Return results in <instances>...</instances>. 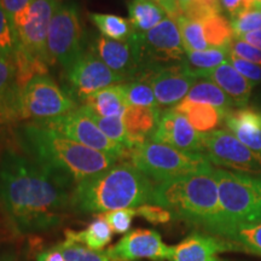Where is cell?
Returning a JSON list of instances; mask_svg holds the SVG:
<instances>
[{"label":"cell","mask_w":261,"mask_h":261,"mask_svg":"<svg viewBox=\"0 0 261 261\" xmlns=\"http://www.w3.org/2000/svg\"><path fill=\"white\" fill-rule=\"evenodd\" d=\"M122 86L128 106L145 108L159 107L154 90L149 81L144 77H136V79L128 80L126 83H122Z\"/></svg>","instance_id":"d6a6232c"},{"label":"cell","mask_w":261,"mask_h":261,"mask_svg":"<svg viewBox=\"0 0 261 261\" xmlns=\"http://www.w3.org/2000/svg\"><path fill=\"white\" fill-rule=\"evenodd\" d=\"M220 4L221 8L230 15V18H233L241 12L254 9L256 0H220Z\"/></svg>","instance_id":"ee69618b"},{"label":"cell","mask_w":261,"mask_h":261,"mask_svg":"<svg viewBox=\"0 0 261 261\" xmlns=\"http://www.w3.org/2000/svg\"><path fill=\"white\" fill-rule=\"evenodd\" d=\"M256 10H260V11H261V4L256 6Z\"/></svg>","instance_id":"f907efd6"},{"label":"cell","mask_w":261,"mask_h":261,"mask_svg":"<svg viewBox=\"0 0 261 261\" xmlns=\"http://www.w3.org/2000/svg\"><path fill=\"white\" fill-rule=\"evenodd\" d=\"M83 25L75 4H61L52 18L46 40L48 67L61 65L68 69L85 51L83 46Z\"/></svg>","instance_id":"ba28073f"},{"label":"cell","mask_w":261,"mask_h":261,"mask_svg":"<svg viewBox=\"0 0 261 261\" xmlns=\"http://www.w3.org/2000/svg\"><path fill=\"white\" fill-rule=\"evenodd\" d=\"M33 0H0V5L11 22L15 33L23 27L29 15Z\"/></svg>","instance_id":"d590c367"},{"label":"cell","mask_w":261,"mask_h":261,"mask_svg":"<svg viewBox=\"0 0 261 261\" xmlns=\"http://www.w3.org/2000/svg\"><path fill=\"white\" fill-rule=\"evenodd\" d=\"M191 2L192 0H178V5H179V9H180L181 14L188 9V6L190 5Z\"/></svg>","instance_id":"c3c4849f"},{"label":"cell","mask_w":261,"mask_h":261,"mask_svg":"<svg viewBox=\"0 0 261 261\" xmlns=\"http://www.w3.org/2000/svg\"><path fill=\"white\" fill-rule=\"evenodd\" d=\"M137 77H144L149 81L160 107L177 106L185 99L197 81V77L185 62L145 71Z\"/></svg>","instance_id":"5bb4252c"},{"label":"cell","mask_w":261,"mask_h":261,"mask_svg":"<svg viewBox=\"0 0 261 261\" xmlns=\"http://www.w3.org/2000/svg\"><path fill=\"white\" fill-rule=\"evenodd\" d=\"M84 106L104 117H122L127 104L122 84L112 85L84 100Z\"/></svg>","instance_id":"7402d4cb"},{"label":"cell","mask_w":261,"mask_h":261,"mask_svg":"<svg viewBox=\"0 0 261 261\" xmlns=\"http://www.w3.org/2000/svg\"><path fill=\"white\" fill-rule=\"evenodd\" d=\"M58 246L63 250L65 261H115L108 256L104 250L94 252L68 238H64L62 242L58 243Z\"/></svg>","instance_id":"836d02e7"},{"label":"cell","mask_w":261,"mask_h":261,"mask_svg":"<svg viewBox=\"0 0 261 261\" xmlns=\"http://www.w3.org/2000/svg\"><path fill=\"white\" fill-rule=\"evenodd\" d=\"M155 182L130 162H117L75 185L71 211L81 214H106L151 203Z\"/></svg>","instance_id":"277c9868"},{"label":"cell","mask_w":261,"mask_h":261,"mask_svg":"<svg viewBox=\"0 0 261 261\" xmlns=\"http://www.w3.org/2000/svg\"><path fill=\"white\" fill-rule=\"evenodd\" d=\"M224 238L238 244L244 253L261 255V223L232 225Z\"/></svg>","instance_id":"f1b7e54d"},{"label":"cell","mask_w":261,"mask_h":261,"mask_svg":"<svg viewBox=\"0 0 261 261\" xmlns=\"http://www.w3.org/2000/svg\"><path fill=\"white\" fill-rule=\"evenodd\" d=\"M128 160L155 184L187 175L211 174L214 169L203 154L181 151L150 139L129 150Z\"/></svg>","instance_id":"5b68a950"},{"label":"cell","mask_w":261,"mask_h":261,"mask_svg":"<svg viewBox=\"0 0 261 261\" xmlns=\"http://www.w3.org/2000/svg\"><path fill=\"white\" fill-rule=\"evenodd\" d=\"M90 19L96 25L102 37L116 41H126L133 38L136 31L130 24L129 19L113 14H90Z\"/></svg>","instance_id":"4316f807"},{"label":"cell","mask_w":261,"mask_h":261,"mask_svg":"<svg viewBox=\"0 0 261 261\" xmlns=\"http://www.w3.org/2000/svg\"><path fill=\"white\" fill-rule=\"evenodd\" d=\"M252 107L255 108V109L260 113V115H261V93L257 94V97L255 98V100H254V104Z\"/></svg>","instance_id":"681fc988"},{"label":"cell","mask_w":261,"mask_h":261,"mask_svg":"<svg viewBox=\"0 0 261 261\" xmlns=\"http://www.w3.org/2000/svg\"><path fill=\"white\" fill-rule=\"evenodd\" d=\"M220 0H192L188 9L181 15L194 21L202 22L211 16L219 15L221 12Z\"/></svg>","instance_id":"74e56055"},{"label":"cell","mask_w":261,"mask_h":261,"mask_svg":"<svg viewBox=\"0 0 261 261\" xmlns=\"http://www.w3.org/2000/svg\"><path fill=\"white\" fill-rule=\"evenodd\" d=\"M173 109L187 117L198 133H208L218 129V127L224 123L226 116V113L208 104L188 102V100H181L177 106L173 107Z\"/></svg>","instance_id":"603a6c76"},{"label":"cell","mask_w":261,"mask_h":261,"mask_svg":"<svg viewBox=\"0 0 261 261\" xmlns=\"http://www.w3.org/2000/svg\"><path fill=\"white\" fill-rule=\"evenodd\" d=\"M202 154L213 166L261 178V156L244 145L228 129L201 133Z\"/></svg>","instance_id":"52a82bcc"},{"label":"cell","mask_w":261,"mask_h":261,"mask_svg":"<svg viewBox=\"0 0 261 261\" xmlns=\"http://www.w3.org/2000/svg\"><path fill=\"white\" fill-rule=\"evenodd\" d=\"M151 203L171 212L202 232L224 238L230 228L213 174H194L156 182Z\"/></svg>","instance_id":"3957f363"},{"label":"cell","mask_w":261,"mask_h":261,"mask_svg":"<svg viewBox=\"0 0 261 261\" xmlns=\"http://www.w3.org/2000/svg\"><path fill=\"white\" fill-rule=\"evenodd\" d=\"M128 16L136 33H145L156 27L168 15L151 0H129Z\"/></svg>","instance_id":"d4e9b609"},{"label":"cell","mask_w":261,"mask_h":261,"mask_svg":"<svg viewBox=\"0 0 261 261\" xmlns=\"http://www.w3.org/2000/svg\"><path fill=\"white\" fill-rule=\"evenodd\" d=\"M228 50H230L231 54L236 55V56L243 58V60H247L261 67V50L254 47L253 45L248 44V42L241 40V39L234 38L233 41L231 42Z\"/></svg>","instance_id":"7bdbcfd3"},{"label":"cell","mask_w":261,"mask_h":261,"mask_svg":"<svg viewBox=\"0 0 261 261\" xmlns=\"http://www.w3.org/2000/svg\"><path fill=\"white\" fill-rule=\"evenodd\" d=\"M228 61H230V63L233 65L234 69H236L238 73L242 74L253 86H256V85L261 84L260 65L252 63V62L247 60H243V58L238 57L236 55L231 54V52L230 55H228Z\"/></svg>","instance_id":"ab89813d"},{"label":"cell","mask_w":261,"mask_h":261,"mask_svg":"<svg viewBox=\"0 0 261 261\" xmlns=\"http://www.w3.org/2000/svg\"><path fill=\"white\" fill-rule=\"evenodd\" d=\"M104 252L115 261H169L173 246L163 242L162 236L158 231L151 228H136Z\"/></svg>","instance_id":"4fadbf2b"},{"label":"cell","mask_w":261,"mask_h":261,"mask_svg":"<svg viewBox=\"0 0 261 261\" xmlns=\"http://www.w3.org/2000/svg\"><path fill=\"white\" fill-rule=\"evenodd\" d=\"M243 252L238 244L214 234L195 231L177 246H173L169 261H221L219 254Z\"/></svg>","instance_id":"ac0fdd59"},{"label":"cell","mask_w":261,"mask_h":261,"mask_svg":"<svg viewBox=\"0 0 261 261\" xmlns=\"http://www.w3.org/2000/svg\"><path fill=\"white\" fill-rule=\"evenodd\" d=\"M61 6V0H33L27 21L16 33L18 46L47 64L46 40L51 21ZM48 65V64H47Z\"/></svg>","instance_id":"9a60e30c"},{"label":"cell","mask_w":261,"mask_h":261,"mask_svg":"<svg viewBox=\"0 0 261 261\" xmlns=\"http://www.w3.org/2000/svg\"><path fill=\"white\" fill-rule=\"evenodd\" d=\"M0 121H3V119H2V116H0Z\"/></svg>","instance_id":"816d5d0a"},{"label":"cell","mask_w":261,"mask_h":261,"mask_svg":"<svg viewBox=\"0 0 261 261\" xmlns=\"http://www.w3.org/2000/svg\"><path fill=\"white\" fill-rule=\"evenodd\" d=\"M227 129L232 132L244 145L261 156V129L243 126H230Z\"/></svg>","instance_id":"60d3db41"},{"label":"cell","mask_w":261,"mask_h":261,"mask_svg":"<svg viewBox=\"0 0 261 261\" xmlns=\"http://www.w3.org/2000/svg\"><path fill=\"white\" fill-rule=\"evenodd\" d=\"M230 22L232 25L234 38H240L248 33L261 29V11L256 9L247 10L231 18Z\"/></svg>","instance_id":"8d00e7d4"},{"label":"cell","mask_w":261,"mask_h":261,"mask_svg":"<svg viewBox=\"0 0 261 261\" xmlns=\"http://www.w3.org/2000/svg\"><path fill=\"white\" fill-rule=\"evenodd\" d=\"M0 261H23L19 257L17 253L12 252V250H4L0 252Z\"/></svg>","instance_id":"7dc6e473"},{"label":"cell","mask_w":261,"mask_h":261,"mask_svg":"<svg viewBox=\"0 0 261 261\" xmlns=\"http://www.w3.org/2000/svg\"><path fill=\"white\" fill-rule=\"evenodd\" d=\"M137 41L142 67L140 74L185 61L187 51L182 46L177 21L169 16L150 31L137 33Z\"/></svg>","instance_id":"30bf717a"},{"label":"cell","mask_w":261,"mask_h":261,"mask_svg":"<svg viewBox=\"0 0 261 261\" xmlns=\"http://www.w3.org/2000/svg\"><path fill=\"white\" fill-rule=\"evenodd\" d=\"M103 215L112 227L113 232L126 234L130 231L133 220L137 217V211L136 208H126V210L108 212Z\"/></svg>","instance_id":"f35d334b"},{"label":"cell","mask_w":261,"mask_h":261,"mask_svg":"<svg viewBox=\"0 0 261 261\" xmlns=\"http://www.w3.org/2000/svg\"><path fill=\"white\" fill-rule=\"evenodd\" d=\"M161 113L159 107L145 108L127 106L122 120L136 146L151 138L159 125Z\"/></svg>","instance_id":"44dd1931"},{"label":"cell","mask_w":261,"mask_h":261,"mask_svg":"<svg viewBox=\"0 0 261 261\" xmlns=\"http://www.w3.org/2000/svg\"><path fill=\"white\" fill-rule=\"evenodd\" d=\"M150 140L181 151L202 154L201 133L192 127L187 117L173 108L161 113L159 125Z\"/></svg>","instance_id":"e0dca14e"},{"label":"cell","mask_w":261,"mask_h":261,"mask_svg":"<svg viewBox=\"0 0 261 261\" xmlns=\"http://www.w3.org/2000/svg\"><path fill=\"white\" fill-rule=\"evenodd\" d=\"M184 100L208 104V106L217 108V109L226 114L234 108L233 102L230 99V97L218 85L204 79H202L201 81H196V84L189 91L188 96L185 97Z\"/></svg>","instance_id":"484cf974"},{"label":"cell","mask_w":261,"mask_h":261,"mask_svg":"<svg viewBox=\"0 0 261 261\" xmlns=\"http://www.w3.org/2000/svg\"><path fill=\"white\" fill-rule=\"evenodd\" d=\"M200 79L210 80L220 87L233 102L234 108L248 107L254 86L242 74L238 73L230 62H224L219 67L202 71L196 75Z\"/></svg>","instance_id":"d6986e66"},{"label":"cell","mask_w":261,"mask_h":261,"mask_svg":"<svg viewBox=\"0 0 261 261\" xmlns=\"http://www.w3.org/2000/svg\"><path fill=\"white\" fill-rule=\"evenodd\" d=\"M17 47V35L12 28L8 15L0 5V56L12 58Z\"/></svg>","instance_id":"e575fe53"},{"label":"cell","mask_w":261,"mask_h":261,"mask_svg":"<svg viewBox=\"0 0 261 261\" xmlns=\"http://www.w3.org/2000/svg\"><path fill=\"white\" fill-rule=\"evenodd\" d=\"M228 55H230L228 48H207L203 51L187 52L184 62L196 76L202 71L211 70L219 67L224 62H227Z\"/></svg>","instance_id":"f546056e"},{"label":"cell","mask_w":261,"mask_h":261,"mask_svg":"<svg viewBox=\"0 0 261 261\" xmlns=\"http://www.w3.org/2000/svg\"><path fill=\"white\" fill-rule=\"evenodd\" d=\"M76 109V102L48 75L32 79L22 90L19 119L42 121L65 115Z\"/></svg>","instance_id":"9c48e42d"},{"label":"cell","mask_w":261,"mask_h":261,"mask_svg":"<svg viewBox=\"0 0 261 261\" xmlns=\"http://www.w3.org/2000/svg\"><path fill=\"white\" fill-rule=\"evenodd\" d=\"M75 185L23 152L0 156V213L16 236L47 232L71 211Z\"/></svg>","instance_id":"6da1fadb"},{"label":"cell","mask_w":261,"mask_h":261,"mask_svg":"<svg viewBox=\"0 0 261 261\" xmlns=\"http://www.w3.org/2000/svg\"><path fill=\"white\" fill-rule=\"evenodd\" d=\"M137 217H142L143 219L151 224H166L173 219L171 212L160 207L158 204L146 203L136 208Z\"/></svg>","instance_id":"b9f144b4"},{"label":"cell","mask_w":261,"mask_h":261,"mask_svg":"<svg viewBox=\"0 0 261 261\" xmlns=\"http://www.w3.org/2000/svg\"><path fill=\"white\" fill-rule=\"evenodd\" d=\"M21 90L12 58L0 56V116L3 121L19 119Z\"/></svg>","instance_id":"ffe728a7"},{"label":"cell","mask_w":261,"mask_h":261,"mask_svg":"<svg viewBox=\"0 0 261 261\" xmlns=\"http://www.w3.org/2000/svg\"><path fill=\"white\" fill-rule=\"evenodd\" d=\"M221 261H227V260H221Z\"/></svg>","instance_id":"f5cc1de1"},{"label":"cell","mask_w":261,"mask_h":261,"mask_svg":"<svg viewBox=\"0 0 261 261\" xmlns=\"http://www.w3.org/2000/svg\"><path fill=\"white\" fill-rule=\"evenodd\" d=\"M15 135L24 155L63 175L74 185L120 161L115 156L81 145L34 121L17 127Z\"/></svg>","instance_id":"7a4b0ae2"},{"label":"cell","mask_w":261,"mask_h":261,"mask_svg":"<svg viewBox=\"0 0 261 261\" xmlns=\"http://www.w3.org/2000/svg\"><path fill=\"white\" fill-rule=\"evenodd\" d=\"M92 50L114 73L122 76L125 83L140 74L142 67L137 33L126 41L112 40L100 35Z\"/></svg>","instance_id":"2e32d148"},{"label":"cell","mask_w":261,"mask_h":261,"mask_svg":"<svg viewBox=\"0 0 261 261\" xmlns=\"http://www.w3.org/2000/svg\"><path fill=\"white\" fill-rule=\"evenodd\" d=\"M212 174L230 227L237 224H260L261 178L215 167Z\"/></svg>","instance_id":"8992f818"},{"label":"cell","mask_w":261,"mask_h":261,"mask_svg":"<svg viewBox=\"0 0 261 261\" xmlns=\"http://www.w3.org/2000/svg\"><path fill=\"white\" fill-rule=\"evenodd\" d=\"M65 83L70 96L84 102L98 91L125 83V79L110 69L93 50L84 51L68 69H65Z\"/></svg>","instance_id":"7c38bea8"},{"label":"cell","mask_w":261,"mask_h":261,"mask_svg":"<svg viewBox=\"0 0 261 261\" xmlns=\"http://www.w3.org/2000/svg\"><path fill=\"white\" fill-rule=\"evenodd\" d=\"M85 110H86L87 114L92 117V120L97 123V126L99 127L100 130L106 135L108 138L113 142L117 143V144L125 146V148L128 150H132L135 148L136 144L133 142V139L130 138V136L127 132L125 123H123L122 117H104L97 115L96 113H93L92 110H90L89 108L85 107Z\"/></svg>","instance_id":"4dcf8cb0"},{"label":"cell","mask_w":261,"mask_h":261,"mask_svg":"<svg viewBox=\"0 0 261 261\" xmlns=\"http://www.w3.org/2000/svg\"><path fill=\"white\" fill-rule=\"evenodd\" d=\"M175 21H177L179 32H180L182 46H184L185 51L195 52L211 48L208 46L207 40H205L201 22L188 18L184 15L177 16Z\"/></svg>","instance_id":"1f68e13d"},{"label":"cell","mask_w":261,"mask_h":261,"mask_svg":"<svg viewBox=\"0 0 261 261\" xmlns=\"http://www.w3.org/2000/svg\"><path fill=\"white\" fill-rule=\"evenodd\" d=\"M237 39H241V40L246 41V42H248V44L253 45L254 47L261 50V29H259V31H255V32L248 33V34H244V35H242V37H240Z\"/></svg>","instance_id":"bcb514c9"},{"label":"cell","mask_w":261,"mask_h":261,"mask_svg":"<svg viewBox=\"0 0 261 261\" xmlns=\"http://www.w3.org/2000/svg\"><path fill=\"white\" fill-rule=\"evenodd\" d=\"M34 122L56 130L60 135L87 148L115 156L119 160L128 159V150L108 138L84 107L77 108L65 115Z\"/></svg>","instance_id":"8fae6325"},{"label":"cell","mask_w":261,"mask_h":261,"mask_svg":"<svg viewBox=\"0 0 261 261\" xmlns=\"http://www.w3.org/2000/svg\"><path fill=\"white\" fill-rule=\"evenodd\" d=\"M204 37L211 48H228L234 39L231 22L223 15H214L201 22Z\"/></svg>","instance_id":"83f0119b"},{"label":"cell","mask_w":261,"mask_h":261,"mask_svg":"<svg viewBox=\"0 0 261 261\" xmlns=\"http://www.w3.org/2000/svg\"><path fill=\"white\" fill-rule=\"evenodd\" d=\"M151 2H154L158 5L161 6L169 17L175 18L177 16L181 15L180 9H179L178 5V0H151Z\"/></svg>","instance_id":"f6af8a7d"},{"label":"cell","mask_w":261,"mask_h":261,"mask_svg":"<svg viewBox=\"0 0 261 261\" xmlns=\"http://www.w3.org/2000/svg\"><path fill=\"white\" fill-rule=\"evenodd\" d=\"M113 230L103 214L96 215L84 230H65L64 238L74 241L94 252H103L113 240Z\"/></svg>","instance_id":"cb8c5ba5"}]
</instances>
